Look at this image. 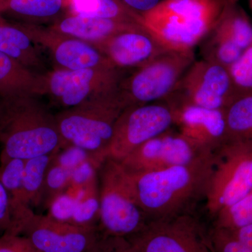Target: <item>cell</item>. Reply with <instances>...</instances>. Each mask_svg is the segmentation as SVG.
I'll use <instances>...</instances> for the list:
<instances>
[{
	"label": "cell",
	"instance_id": "1",
	"mask_svg": "<svg viewBox=\"0 0 252 252\" xmlns=\"http://www.w3.org/2000/svg\"><path fill=\"white\" fill-rule=\"evenodd\" d=\"M213 164L214 154L189 165L130 173L139 205L149 223L193 212L198 202L205 200Z\"/></svg>",
	"mask_w": 252,
	"mask_h": 252
},
{
	"label": "cell",
	"instance_id": "2",
	"mask_svg": "<svg viewBox=\"0 0 252 252\" xmlns=\"http://www.w3.org/2000/svg\"><path fill=\"white\" fill-rule=\"evenodd\" d=\"M0 144V162L11 158L28 160L67 147L56 116L34 95L1 98Z\"/></svg>",
	"mask_w": 252,
	"mask_h": 252
},
{
	"label": "cell",
	"instance_id": "3",
	"mask_svg": "<svg viewBox=\"0 0 252 252\" xmlns=\"http://www.w3.org/2000/svg\"><path fill=\"white\" fill-rule=\"evenodd\" d=\"M228 0H163L141 16L168 50L192 51L215 26Z\"/></svg>",
	"mask_w": 252,
	"mask_h": 252
},
{
	"label": "cell",
	"instance_id": "4",
	"mask_svg": "<svg viewBox=\"0 0 252 252\" xmlns=\"http://www.w3.org/2000/svg\"><path fill=\"white\" fill-rule=\"evenodd\" d=\"M124 109L117 90L63 109L55 116L67 147L74 146L85 151L97 168L106 158L114 126Z\"/></svg>",
	"mask_w": 252,
	"mask_h": 252
},
{
	"label": "cell",
	"instance_id": "5",
	"mask_svg": "<svg viewBox=\"0 0 252 252\" xmlns=\"http://www.w3.org/2000/svg\"><path fill=\"white\" fill-rule=\"evenodd\" d=\"M99 232L128 238L149 224L137 200L132 177L119 160L106 158L97 168Z\"/></svg>",
	"mask_w": 252,
	"mask_h": 252
},
{
	"label": "cell",
	"instance_id": "6",
	"mask_svg": "<svg viewBox=\"0 0 252 252\" xmlns=\"http://www.w3.org/2000/svg\"><path fill=\"white\" fill-rule=\"evenodd\" d=\"M252 191V140H228L214 152L205 208L213 217Z\"/></svg>",
	"mask_w": 252,
	"mask_h": 252
},
{
	"label": "cell",
	"instance_id": "7",
	"mask_svg": "<svg viewBox=\"0 0 252 252\" xmlns=\"http://www.w3.org/2000/svg\"><path fill=\"white\" fill-rule=\"evenodd\" d=\"M195 61L194 50H167L124 77L118 90L125 109L168 98Z\"/></svg>",
	"mask_w": 252,
	"mask_h": 252
},
{
	"label": "cell",
	"instance_id": "8",
	"mask_svg": "<svg viewBox=\"0 0 252 252\" xmlns=\"http://www.w3.org/2000/svg\"><path fill=\"white\" fill-rule=\"evenodd\" d=\"M11 215L8 233L23 235L41 252H86L100 235L96 226L38 215L30 207L17 209Z\"/></svg>",
	"mask_w": 252,
	"mask_h": 252
},
{
	"label": "cell",
	"instance_id": "9",
	"mask_svg": "<svg viewBox=\"0 0 252 252\" xmlns=\"http://www.w3.org/2000/svg\"><path fill=\"white\" fill-rule=\"evenodd\" d=\"M116 68L58 69L42 73L41 96L49 97L63 109L79 105L89 99L114 92L125 77Z\"/></svg>",
	"mask_w": 252,
	"mask_h": 252
},
{
	"label": "cell",
	"instance_id": "10",
	"mask_svg": "<svg viewBox=\"0 0 252 252\" xmlns=\"http://www.w3.org/2000/svg\"><path fill=\"white\" fill-rule=\"evenodd\" d=\"M175 124V107L167 101L126 107L116 122L106 158L119 161Z\"/></svg>",
	"mask_w": 252,
	"mask_h": 252
},
{
	"label": "cell",
	"instance_id": "11",
	"mask_svg": "<svg viewBox=\"0 0 252 252\" xmlns=\"http://www.w3.org/2000/svg\"><path fill=\"white\" fill-rule=\"evenodd\" d=\"M213 154L172 127L134 149L119 162L129 173L140 174L189 165Z\"/></svg>",
	"mask_w": 252,
	"mask_h": 252
},
{
	"label": "cell",
	"instance_id": "12",
	"mask_svg": "<svg viewBox=\"0 0 252 252\" xmlns=\"http://www.w3.org/2000/svg\"><path fill=\"white\" fill-rule=\"evenodd\" d=\"M127 239L135 252H213L209 232L193 212L150 222Z\"/></svg>",
	"mask_w": 252,
	"mask_h": 252
},
{
	"label": "cell",
	"instance_id": "13",
	"mask_svg": "<svg viewBox=\"0 0 252 252\" xmlns=\"http://www.w3.org/2000/svg\"><path fill=\"white\" fill-rule=\"evenodd\" d=\"M236 95L228 68L203 59L192 63L167 101L172 105L191 104L225 109Z\"/></svg>",
	"mask_w": 252,
	"mask_h": 252
},
{
	"label": "cell",
	"instance_id": "14",
	"mask_svg": "<svg viewBox=\"0 0 252 252\" xmlns=\"http://www.w3.org/2000/svg\"><path fill=\"white\" fill-rule=\"evenodd\" d=\"M17 23L34 45L49 53L58 69L115 68L97 48L86 41L55 31L49 26Z\"/></svg>",
	"mask_w": 252,
	"mask_h": 252
},
{
	"label": "cell",
	"instance_id": "15",
	"mask_svg": "<svg viewBox=\"0 0 252 252\" xmlns=\"http://www.w3.org/2000/svg\"><path fill=\"white\" fill-rule=\"evenodd\" d=\"M94 46L124 72H133L168 50L144 26L122 32Z\"/></svg>",
	"mask_w": 252,
	"mask_h": 252
},
{
	"label": "cell",
	"instance_id": "16",
	"mask_svg": "<svg viewBox=\"0 0 252 252\" xmlns=\"http://www.w3.org/2000/svg\"><path fill=\"white\" fill-rule=\"evenodd\" d=\"M181 133L215 152L228 140L225 109L204 108L191 104L172 105Z\"/></svg>",
	"mask_w": 252,
	"mask_h": 252
},
{
	"label": "cell",
	"instance_id": "17",
	"mask_svg": "<svg viewBox=\"0 0 252 252\" xmlns=\"http://www.w3.org/2000/svg\"><path fill=\"white\" fill-rule=\"evenodd\" d=\"M141 26H144L137 23L71 13L66 16H61L49 27L55 31L94 45L107 40L122 32Z\"/></svg>",
	"mask_w": 252,
	"mask_h": 252
},
{
	"label": "cell",
	"instance_id": "18",
	"mask_svg": "<svg viewBox=\"0 0 252 252\" xmlns=\"http://www.w3.org/2000/svg\"><path fill=\"white\" fill-rule=\"evenodd\" d=\"M42 73L34 72L19 61L0 51V97H40Z\"/></svg>",
	"mask_w": 252,
	"mask_h": 252
},
{
	"label": "cell",
	"instance_id": "19",
	"mask_svg": "<svg viewBox=\"0 0 252 252\" xmlns=\"http://www.w3.org/2000/svg\"><path fill=\"white\" fill-rule=\"evenodd\" d=\"M0 51L38 73L45 69L41 54L17 23L0 15Z\"/></svg>",
	"mask_w": 252,
	"mask_h": 252
},
{
	"label": "cell",
	"instance_id": "20",
	"mask_svg": "<svg viewBox=\"0 0 252 252\" xmlns=\"http://www.w3.org/2000/svg\"><path fill=\"white\" fill-rule=\"evenodd\" d=\"M207 35L222 42L234 44L244 51L252 45V24L238 3L228 2Z\"/></svg>",
	"mask_w": 252,
	"mask_h": 252
},
{
	"label": "cell",
	"instance_id": "21",
	"mask_svg": "<svg viewBox=\"0 0 252 252\" xmlns=\"http://www.w3.org/2000/svg\"><path fill=\"white\" fill-rule=\"evenodd\" d=\"M64 0H11L1 16L17 23L39 25L61 17Z\"/></svg>",
	"mask_w": 252,
	"mask_h": 252
},
{
	"label": "cell",
	"instance_id": "22",
	"mask_svg": "<svg viewBox=\"0 0 252 252\" xmlns=\"http://www.w3.org/2000/svg\"><path fill=\"white\" fill-rule=\"evenodd\" d=\"M56 154H46L26 160L23 172L21 203L17 209L22 207L32 209L41 205L46 173Z\"/></svg>",
	"mask_w": 252,
	"mask_h": 252
},
{
	"label": "cell",
	"instance_id": "23",
	"mask_svg": "<svg viewBox=\"0 0 252 252\" xmlns=\"http://www.w3.org/2000/svg\"><path fill=\"white\" fill-rule=\"evenodd\" d=\"M225 114L228 140H252V91L237 94Z\"/></svg>",
	"mask_w": 252,
	"mask_h": 252
},
{
	"label": "cell",
	"instance_id": "24",
	"mask_svg": "<svg viewBox=\"0 0 252 252\" xmlns=\"http://www.w3.org/2000/svg\"><path fill=\"white\" fill-rule=\"evenodd\" d=\"M72 14L85 15L142 25V18L122 0H68Z\"/></svg>",
	"mask_w": 252,
	"mask_h": 252
},
{
	"label": "cell",
	"instance_id": "25",
	"mask_svg": "<svg viewBox=\"0 0 252 252\" xmlns=\"http://www.w3.org/2000/svg\"><path fill=\"white\" fill-rule=\"evenodd\" d=\"M212 227L233 230L252 224V191L212 217Z\"/></svg>",
	"mask_w": 252,
	"mask_h": 252
},
{
	"label": "cell",
	"instance_id": "26",
	"mask_svg": "<svg viewBox=\"0 0 252 252\" xmlns=\"http://www.w3.org/2000/svg\"><path fill=\"white\" fill-rule=\"evenodd\" d=\"M26 162L23 159L11 158L0 162V183L9 194L11 211L17 209L21 203Z\"/></svg>",
	"mask_w": 252,
	"mask_h": 252
},
{
	"label": "cell",
	"instance_id": "27",
	"mask_svg": "<svg viewBox=\"0 0 252 252\" xmlns=\"http://www.w3.org/2000/svg\"><path fill=\"white\" fill-rule=\"evenodd\" d=\"M71 174L72 170L60 165L54 159L46 173L41 205L51 206L55 200L63 195L69 185Z\"/></svg>",
	"mask_w": 252,
	"mask_h": 252
},
{
	"label": "cell",
	"instance_id": "28",
	"mask_svg": "<svg viewBox=\"0 0 252 252\" xmlns=\"http://www.w3.org/2000/svg\"><path fill=\"white\" fill-rule=\"evenodd\" d=\"M228 71L236 94L252 91V45L244 51Z\"/></svg>",
	"mask_w": 252,
	"mask_h": 252
},
{
	"label": "cell",
	"instance_id": "29",
	"mask_svg": "<svg viewBox=\"0 0 252 252\" xmlns=\"http://www.w3.org/2000/svg\"><path fill=\"white\" fill-rule=\"evenodd\" d=\"M213 252H252L232 235L230 230L212 227L209 231Z\"/></svg>",
	"mask_w": 252,
	"mask_h": 252
},
{
	"label": "cell",
	"instance_id": "30",
	"mask_svg": "<svg viewBox=\"0 0 252 252\" xmlns=\"http://www.w3.org/2000/svg\"><path fill=\"white\" fill-rule=\"evenodd\" d=\"M86 252H135L127 238L100 233L94 245Z\"/></svg>",
	"mask_w": 252,
	"mask_h": 252
},
{
	"label": "cell",
	"instance_id": "31",
	"mask_svg": "<svg viewBox=\"0 0 252 252\" xmlns=\"http://www.w3.org/2000/svg\"><path fill=\"white\" fill-rule=\"evenodd\" d=\"M0 252H41L26 237L6 233L0 236Z\"/></svg>",
	"mask_w": 252,
	"mask_h": 252
},
{
	"label": "cell",
	"instance_id": "32",
	"mask_svg": "<svg viewBox=\"0 0 252 252\" xmlns=\"http://www.w3.org/2000/svg\"><path fill=\"white\" fill-rule=\"evenodd\" d=\"M12 225L9 194L0 183V236L8 233Z\"/></svg>",
	"mask_w": 252,
	"mask_h": 252
},
{
	"label": "cell",
	"instance_id": "33",
	"mask_svg": "<svg viewBox=\"0 0 252 252\" xmlns=\"http://www.w3.org/2000/svg\"><path fill=\"white\" fill-rule=\"evenodd\" d=\"M132 12L141 16L155 8L163 0H122Z\"/></svg>",
	"mask_w": 252,
	"mask_h": 252
},
{
	"label": "cell",
	"instance_id": "34",
	"mask_svg": "<svg viewBox=\"0 0 252 252\" xmlns=\"http://www.w3.org/2000/svg\"><path fill=\"white\" fill-rule=\"evenodd\" d=\"M228 230H230L232 235L240 243L252 250V224L244 225V226L236 228V229Z\"/></svg>",
	"mask_w": 252,
	"mask_h": 252
},
{
	"label": "cell",
	"instance_id": "35",
	"mask_svg": "<svg viewBox=\"0 0 252 252\" xmlns=\"http://www.w3.org/2000/svg\"><path fill=\"white\" fill-rule=\"evenodd\" d=\"M11 0H0V15H2Z\"/></svg>",
	"mask_w": 252,
	"mask_h": 252
},
{
	"label": "cell",
	"instance_id": "36",
	"mask_svg": "<svg viewBox=\"0 0 252 252\" xmlns=\"http://www.w3.org/2000/svg\"><path fill=\"white\" fill-rule=\"evenodd\" d=\"M229 3H238V0H228Z\"/></svg>",
	"mask_w": 252,
	"mask_h": 252
},
{
	"label": "cell",
	"instance_id": "37",
	"mask_svg": "<svg viewBox=\"0 0 252 252\" xmlns=\"http://www.w3.org/2000/svg\"><path fill=\"white\" fill-rule=\"evenodd\" d=\"M250 5H252V0H250Z\"/></svg>",
	"mask_w": 252,
	"mask_h": 252
},
{
	"label": "cell",
	"instance_id": "38",
	"mask_svg": "<svg viewBox=\"0 0 252 252\" xmlns=\"http://www.w3.org/2000/svg\"><path fill=\"white\" fill-rule=\"evenodd\" d=\"M251 7H252V5H251Z\"/></svg>",
	"mask_w": 252,
	"mask_h": 252
}]
</instances>
